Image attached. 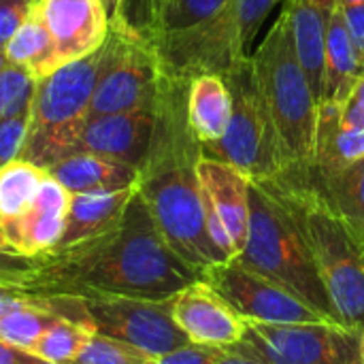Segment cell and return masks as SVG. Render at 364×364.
<instances>
[{
	"label": "cell",
	"mask_w": 364,
	"mask_h": 364,
	"mask_svg": "<svg viewBox=\"0 0 364 364\" xmlns=\"http://www.w3.org/2000/svg\"><path fill=\"white\" fill-rule=\"evenodd\" d=\"M200 273L158 230L139 190L107 235L34 258L0 254V286L38 296H132L168 301Z\"/></svg>",
	"instance_id": "6da1fadb"
},
{
	"label": "cell",
	"mask_w": 364,
	"mask_h": 364,
	"mask_svg": "<svg viewBox=\"0 0 364 364\" xmlns=\"http://www.w3.org/2000/svg\"><path fill=\"white\" fill-rule=\"evenodd\" d=\"M188 85L190 81L162 73L156 130L149 154L139 168L136 190L166 243L203 275L211 264L228 260H224L207 232L198 179L203 151L188 124Z\"/></svg>",
	"instance_id": "7a4b0ae2"
},
{
	"label": "cell",
	"mask_w": 364,
	"mask_h": 364,
	"mask_svg": "<svg viewBox=\"0 0 364 364\" xmlns=\"http://www.w3.org/2000/svg\"><path fill=\"white\" fill-rule=\"evenodd\" d=\"M235 262L288 290L326 322L341 324L299 222L262 181L250 179V232Z\"/></svg>",
	"instance_id": "3957f363"
},
{
	"label": "cell",
	"mask_w": 364,
	"mask_h": 364,
	"mask_svg": "<svg viewBox=\"0 0 364 364\" xmlns=\"http://www.w3.org/2000/svg\"><path fill=\"white\" fill-rule=\"evenodd\" d=\"M260 181L286 203L299 222L339 322L360 335L364 331V252L303 175L284 171L273 179Z\"/></svg>",
	"instance_id": "277c9868"
},
{
	"label": "cell",
	"mask_w": 364,
	"mask_h": 364,
	"mask_svg": "<svg viewBox=\"0 0 364 364\" xmlns=\"http://www.w3.org/2000/svg\"><path fill=\"white\" fill-rule=\"evenodd\" d=\"M252 60L275 124L284 171H307L316 149L318 100L299 62L286 11L252 53Z\"/></svg>",
	"instance_id": "5b68a950"
},
{
	"label": "cell",
	"mask_w": 364,
	"mask_h": 364,
	"mask_svg": "<svg viewBox=\"0 0 364 364\" xmlns=\"http://www.w3.org/2000/svg\"><path fill=\"white\" fill-rule=\"evenodd\" d=\"M105 64L107 43L92 55L60 66L34 85L21 160L47 171L58 160L75 154V143L90 117L92 96Z\"/></svg>",
	"instance_id": "8992f818"
},
{
	"label": "cell",
	"mask_w": 364,
	"mask_h": 364,
	"mask_svg": "<svg viewBox=\"0 0 364 364\" xmlns=\"http://www.w3.org/2000/svg\"><path fill=\"white\" fill-rule=\"evenodd\" d=\"M232 107L224 136L200 147L205 158L235 166L247 179H273L284 171L279 141L252 55L239 58L224 75Z\"/></svg>",
	"instance_id": "52a82bcc"
},
{
	"label": "cell",
	"mask_w": 364,
	"mask_h": 364,
	"mask_svg": "<svg viewBox=\"0 0 364 364\" xmlns=\"http://www.w3.org/2000/svg\"><path fill=\"white\" fill-rule=\"evenodd\" d=\"M162 64L151 38L134 28L111 26L107 64L98 77L90 117L156 109Z\"/></svg>",
	"instance_id": "ba28073f"
},
{
	"label": "cell",
	"mask_w": 364,
	"mask_h": 364,
	"mask_svg": "<svg viewBox=\"0 0 364 364\" xmlns=\"http://www.w3.org/2000/svg\"><path fill=\"white\" fill-rule=\"evenodd\" d=\"M360 335L328 322L273 324L245 320L241 346L267 364H350Z\"/></svg>",
	"instance_id": "9c48e42d"
},
{
	"label": "cell",
	"mask_w": 364,
	"mask_h": 364,
	"mask_svg": "<svg viewBox=\"0 0 364 364\" xmlns=\"http://www.w3.org/2000/svg\"><path fill=\"white\" fill-rule=\"evenodd\" d=\"M85 324L105 337L134 346L151 356L166 354L190 343L173 318V303L132 296H85L79 299Z\"/></svg>",
	"instance_id": "30bf717a"
},
{
	"label": "cell",
	"mask_w": 364,
	"mask_h": 364,
	"mask_svg": "<svg viewBox=\"0 0 364 364\" xmlns=\"http://www.w3.org/2000/svg\"><path fill=\"white\" fill-rule=\"evenodd\" d=\"M200 279L215 288L245 320L273 324L326 322L318 311L292 296L288 290L247 271L235 260L211 264L203 271Z\"/></svg>",
	"instance_id": "8fae6325"
},
{
	"label": "cell",
	"mask_w": 364,
	"mask_h": 364,
	"mask_svg": "<svg viewBox=\"0 0 364 364\" xmlns=\"http://www.w3.org/2000/svg\"><path fill=\"white\" fill-rule=\"evenodd\" d=\"M198 179L207 232L224 260H235L250 232V179L235 166L205 156L198 160Z\"/></svg>",
	"instance_id": "7c38bea8"
},
{
	"label": "cell",
	"mask_w": 364,
	"mask_h": 364,
	"mask_svg": "<svg viewBox=\"0 0 364 364\" xmlns=\"http://www.w3.org/2000/svg\"><path fill=\"white\" fill-rule=\"evenodd\" d=\"M173 318L190 343L232 348L245 337V318L207 282L196 279L173 299Z\"/></svg>",
	"instance_id": "4fadbf2b"
},
{
	"label": "cell",
	"mask_w": 364,
	"mask_h": 364,
	"mask_svg": "<svg viewBox=\"0 0 364 364\" xmlns=\"http://www.w3.org/2000/svg\"><path fill=\"white\" fill-rule=\"evenodd\" d=\"M36 13L55 41L62 66L98 51L111 32L102 0H36Z\"/></svg>",
	"instance_id": "5bb4252c"
},
{
	"label": "cell",
	"mask_w": 364,
	"mask_h": 364,
	"mask_svg": "<svg viewBox=\"0 0 364 364\" xmlns=\"http://www.w3.org/2000/svg\"><path fill=\"white\" fill-rule=\"evenodd\" d=\"M154 130L156 109L87 117L77 136L75 154L87 151L141 168L149 154Z\"/></svg>",
	"instance_id": "9a60e30c"
},
{
	"label": "cell",
	"mask_w": 364,
	"mask_h": 364,
	"mask_svg": "<svg viewBox=\"0 0 364 364\" xmlns=\"http://www.w3.org/2000/svg\"><path fill=\"white\" fill-rule=\"evenodd\" d=\"M68 205L70 192L47 173L30 209L15 222L0 226L11 254L34 258L51 252L62 237Z\"/></svg>",
	"instance_id": "2e32d148"
},
{
	"label": "cell",
	"mask_w": 364,
	"mask_h": 364,
	"mask_svg": "<svg viewBox=\"0 0 364 364\" xmlns=\"http://www.w3.org/2000/svg\"><path fill=\"white\" fill-rule=\"evenodd\" d=\"M136 192L134 188L115 192H83L70 194V205L64 222L62 237L51 252H62L79 243L98 239L111 232L124 218L126 207ZM49 254V252H47Z\"/></svg>",
	"instance_id": "e0dca14e"
},
{
	"label": "cell",
	"mask_w": 364,
	"mask_h": 364,
	"mask_svg": "<svg viewBox=\"0 0 364 364\" xmlns=\"http://www.w3.org/2000/svg\"><path fill=\"white\" fill-rule=\"evenodd\" d=\"M335 6L337 0H286L284 6L290 19L299 62L309 79L318 105L324 87V41Z\"/></svg>",
	"instance_id": "ac0fdd59"
},
{
	"label": "cell",
	"mask_w": 364,
	"mask_h": 364,
	"mask_svg": "<svg viewBox=\"0 0 364 364\" xmlns=\"http://www.w3.org/2000/svg\"><path fill=\"white\" fill-rule=\"evenodd\" d=\"M292 173H299L309 181L328 211L364 252V158L331 175H314L309 171Z\"/></svg>",
	"instance_id": "d6986e66"
},
{
	"label": "cell",
	"mask_w": 364,
	"mask_h": 364,
	"mask_svg": "<svg viewBox=\"0 0 364 364\" xmlns=\"http://www.w3.org/2000/svg\"><path fill=\"white\" fill-rule=\"evenodd\" d=\"M47 173L70 194L128 190L139 181V168L87 151L70 154L58 160L47 168Z\"/></svg>",
	"instance_id": "ffe728a7"
},
{
	"label": "cell",
	"mask_w": 364,
	"mask_h": 364,
	"mask_svg": "<svg viewBox=\"0 0 364 364\" xmlns=\"http://www.w3.org/2000/svg\"><path fill=\"white\" fill-rule=\"evenodd\" d=\"M232 107L230 87L224 75L205 73L196 75L188 85V124L198 139L200 147L218 143L228 126Z\"/></svg>",
	"instance_id": "44dd1931"
},
{
	"label": "cell",
	"mask_w": 364,
	"mask_h": 364,
	"mask_svg": "<svg viewBox=\"0 0 364 364\" xmlns=\"http://www.w3.org/2000/svg\"><path fill=\"white\" fill-rule=\"evenodd\" d=\"M363 75L364 58L356 49L343 21L341 6L337 4L324 41V87L320 102H343Z\"/></svg>",
	"instance_id": "7402d4cb"
},
{
	"label": "cell",
	"mask_w": 364,
	"mask_h": 364,
	"mask_svg": "<svg viewBox=\"0 0 364 364\" xmlns=\"http://www.w3.org/2000/svg\"><path fill=\"white\" fill-rule=\"evenodd\" d=\"M360 158H364V130L356 132L341 126L339 102H320L314 162L307 171L314 175H331Z\"/></svg>",
	"instance_id": "603a6c76"
},
{
	"label": "cell",
	"mask_w": 364,
	"mask_h": 364,
	"mask_svg": "<svg viewBox=\"0 0 364 364\" xmlns=\"http://www.w3.org/2000/svg\"><path fill=\"white\" fill-rule=\"evenodd\" d=\"M4 58L6 64L21 68L34 83H38L62 66L55 41L38 17L36 6L28 21L15 32V36L4 47Z\"/></svg>",
	"instance_id": "cb8c5ba5"
},
{
	"label": "cell",
	"mask_w": 364,
	"mask_h": 364,
	"mask_svg": "<svg viewBox=\"0 0 364 364\" xmlns=\"http://www.w3.org/2000/svg\"><path fill=\"white\" fill-rule=\"evenodd\" d=\"M45 179V168L21 158L0 166V226L15 222L30 209Z\"/></svg>",
	"instance_id": "d4e9b609"
},
{
	"label": "cell",
	"mask_w": 364,
	"mask_h": 364,
	"mask_svg": "<svg viewBox=\"0 0 364 364\" xmlns=\"http://www.w3.org/2000/svg\"><path fill=\"white\" fill-rule=\"evenodd\" d=\"M94 331L85 324L73 322V320H58L53 322L32 346L30 354L53 364H70L77 354L85 348Z\"/></svg>",
	"instance_id": "484cf974"
},
{
	"label": "cell",
	"mask_w": 364,
	"mask_h": 364,
	"mask_svg": "<svg viewBox=\"0 0 364 364\" xmlns=\"http://www.w3.org/2000/svg\"><path fill=\"white\" fill-rule=\"evenodd\" d=\"M49 301L45 305H32V307H21L15 309L6 316L0 318V341L30 350V346L58 320H62L55 309H53V299L47 296Z\"/></svg>",
	"instance_id": "4316f807"
},
{
	"label": "cell",
	"mask_w": 364,
	"mask_h": 364,
	"mask_svg": "<svg viewBox=\"0 0 364 364\" xmlns=\"http://www.w3.org/2000/svg\"><path fill=\"white\" fill-rule=\"evenodd\" d=\"M224 4L226 0H171L145 34L154 36V34H171V32L188 30L209 19Z\"/></svg>",
	"instance_id": "83f0119b"
},
{
	"label": "cell",
	"mask_w": 364,
	"mask_h": 364,
	"mask_svg": "<svg viewBox=\"0 0 364 364\" xmlns=\"http://www.w3.org/2000/svg\"><path fill=\"white\" fill-rule=\"evenodd\" d=\"M70 364H154V356L124 341L94 333Z\"/></svg>",
	"instance_id": "f1b7e54d"
},
{
	"label": "cell",
	"mask_w": 364,
	"mask_h": 364,
	"mask_svg": "<svg viewBox=\"0 0 364 364\" xmlns=\"http://www.w3.org/2000/svg\"><path fill=\"white\" fill-rule=\"evenodd\" d=\"M30 115H32V98L26 100L21 107H17L9 117L0 122V166L21 156V149L28 139Z\"/></svg>",
	"instance_id": "f546056e"
},
{
	"label": "cell",
	"mask_w": 364,
	"mask_h": 364,
	"mask_svg": "<svg viewBox=\"0 0 364 364\" xmlns=\"http://www.w3.org/2000/svg\"><path fill=\"white\" fill-rule=\"evenodd\" d=\"M279 0H228V6L237 19L239 41L247 55H252V45L258 36L260 26Z\"/></svg>",
	"instance_id": "4dcf8cb0"
},
{
	"label": "cell",
	"mask_w": 364,
	"mask_h": 364,
	"mask_svg": "<svg viewBox=\"0 0 364 364\" xmlns=\"http://www.w3.org/2000/svg\"><path fill=\"white\" fill-rule=\"evenodd\" d=\"M34 81L17 66L6 64L0 73V122L34 94Z\"/></svg>",
	"instance_id": "1f68e13d"
},
{
	"label": "cell",
	"mask_w": 364,
	"mask_h": 364,
	"mask_svg": "<svg viewBox=\"0 0 364 364\" xmlns=\"http://www.w3.org/2000/svg\"><path fill=\"white\" fill-rule=\"evenodd\" d=\"M36 0H0V51L34 13Z\"/></svg>",
	"instance_id": "d6a6232c"
},
{
	"label": "cell",
	"mask_w": 364,
	"mask_h": 364,
	"mask_svg": "<svg viewBox=\"0 0 364 364\" xmlns=\"http://www.w3.org/2000/svg\"><path fill=\"white\" fill-rule=\"evenodd\" d=\"M222 356V348L186 343L166 354L154 356V364H215Z\"/></svg>",
	"instance_id": "836d02e7"
},
{
	"label": "cell",
	"mask_w": 364,
	"mask_h": 364,
	"mask_svg": "<svg viewBox=\"0 0 364 364\" xmlns=\"http://www.w3.org/2000/svg\"><path fill=\"white\" fill-rule=\"evenodd\" d=\"M339 117L343 128L356 132L364 130V75L356 81L348 98L339 102Z\"/></svg>",
	"instance_id": "e575fe53"
},
{
	"label": "cell",
	"mask_w": 364,
	"mask_h": 364,
	"mask_svg": "<svg viewBox=\"0 0 364 364\" xmlns=\"http://www.w3.org/2000/svg\"><path fill=\"white\" fill-rule=\"evenodd\" d=\"M49 299L47 296H38V294H28L21 290H13L6 286H0V318L21 309V307H32V305H45Z\"/></svg>",
	"instance_id": "d590c367"
},
{
	"label": "cell",
	"mask_w": 364,
	"mask_h": 364,
	"mask_svg": "<svg viewBox=\"0 0 364 364\" xmlns=\"http://www.w3.org/2000/svg\"><path fill=\"white\" fill-rule=\"evenodd\" d=\"M341 13H343V21L348 26V32L356 49L364 58V2L352 4V6H341Z\"/></svg>",
	"instance_id": "8d00e7d4"
},
{
	"label": "cell",
	"mask_w": 364,
	"mask_h": 364,
	"mask_svg": "<svg viewBox=\"0 0 364 364\" xmlns=\"http://www.w3.org/2000/svg\"><path fill=\"white\" fill-rule=\"evenodd\" d=\"M215 364H267L262 363L258 356H254L250 350H245L241 343L239 346H232V348H224L222 350V356L218 358Z\"/></svg>",
	"instance_id": "74e56055"
},
{
	"label": "cell",
	"mask_w": 364,
	"mask_h": 364,
	"mask_svg": "<svg viewBox=\"0 0 364 364\" xmlns=\"http://www.w3.org/2000/svg\"><path fill=\"white\" fill-rule=\"evenodd\" d=\"M43 360L32 356L30 352L21 350V348H15V346H9V343H2L0 341V364H41Z\"/></svg>",
	"instance_id": "f35d334b"
},
{
	"label": "cell",
	"mask_w": 364,
	"mask_h": 364,
	"mask_svg": "<svg viewBox=\"0 0 364 364\" xmlns=\"http://www.w3.org/2000/svg\"><path fill=\"white\" fill-rule=\"evenodd\" d=\"M168 2L171 0H143V6H145V28H143V34L151 28V23L156 21V17L162 13V9Z\"/></svg>",
	"instance_id": "ab89813d"
},
{
	"label": "cell",
	"mask_w": 364,
	"mask_h": 364,
	"mask_svg": "<svg viewBox=\"0 0 364 364\" xmlns=\"http://www.w3.org/2000/svg\"><path fill=\"white\" fill-rule=\"evenodd\" d=\"M126 2L128 0H105V6H107V13H109V19L111 21L122 13V9L126 6Z\"/></svg>",
	"instance_id": "60d3db41"
},
{
	"label": "cell",
	"mask_w": 364,
	"mask_h": 364,
	"mask_svg": "<svg viewBox=\"0 0 364 364\" xmlns=\"http://www.w3.org/2000/svg\"><path fill=\"white\" fill-rule=\"evenodd\" d=\"M358 358L360 363H364V331L360 333V341H358Z\"/></svg>",
	"instance_id": "b9f144b4"
},
{
	"label": "cell",
	"mask_w": 364,
	"mask_h": 364,
	"mask_svg": "<svg viewBox=\"0 0 364 364\" xmlns=\"http://www.w3.org/2000/svg\"><path fill=\"white\" fill-rule=\"evenodd\" d=\"M2 252H11L9 250V243H6V239H4V235H2V228H0V254Z\"/></svg>",
	"instance_id": "7bdbcfd3"
},
{
	"label": "cell",
	"mask_w": 364,
	"mask_h": 364,
	"mask_svg": "<svg viewBox=\"0 0 364 364\" xmlns=\"http://www.w3.org/2000/svg\"><path fill=\"white\" fill-rule=\"evenodd\" d=\"M364 0H337L339 6H352V4H360Z\"/></svg>",
	"instance_id": "ee69618b"
},
{
	"label": "cell",
	"mask_w": 364,
	"mask_h": 364,
	"mask_svg": "<svg viewBox=\"0 0 364 364\" xmlns=\"http://www.w3.org/2000/svg\"><path fill=\"white\" fill-rule=\"evenodd\" d=\"M4 66H6V58H4V51H0V73L4 70Z\"/></svg>",
	"instance_id": "f6af8a7d"
},
{
	"label": "cell",
	"mask_w": 364,
	"mask_h": 364,
	"mask_svg": "<svg viewBox=\"0 0 364 364\" xmlns=\"http://www.w3.org/2000/svg\"><path fill=\"white\" fill-rule=\"evenodd\" d=\"M350 364H364V363H360V358H356V360H352Z\"/></svg>",
	"instance_id": "bcb514c9"
},
{
	"label": "cell",
	"mask_w": 364,
	"mask_h": 364,
	"mask_svg": "<svg viewBox=\"0 0 364 364\" xmlns=\"http://www.w3.org/2000/svg\"><path fill=\"white\" fill-rule=\"evenodd\" d=\"M102 4H105V0H102Z\"/></svg>",
	"instance_id": "7dc6e473"
}]
</instances>
